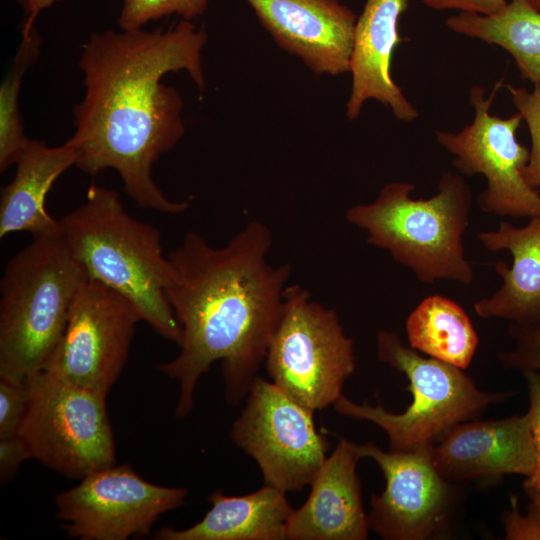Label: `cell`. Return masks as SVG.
Returning a JSON list of instances; mask_svg holds the SVG:
<instances>
[{
  "label": "cell",
  "instance_id": "1",
  "mask_svg": "<svg viewBox=\"0 0 540 540\" xmlns=\"http://www.w3.org/2000/svg\"><path fill=\"white\" fill-rule=\"evenodd\" d=\"M206 41V32L184 19L166 30L92 33L78 63L85 95L74 108L75 132L65 142L78 154L76 167L92 176L116 170L141 208L185 212L190 201L170 200L152 178L153 164L184 133L182 100L162 78L185 70L203 90Z\"/></svg>",
  "mask_w": 540,
  "mask_h": 540
},
{
  "label": "cell",
  "instance_id": "2",
  "mask_svg": "<svg viewBox=\"0 0 540 540\" xmlns=\"http://www.w3.org/2000/svg\"><path fill=\"white\" fill-rule=\"evenodd\" d=\"M272 241L271 230L253 220L220 248L190 231L167 254L165 296L182 339L178 355L158 369L179 383L177 418L192 411L197 383L216 361L227 402L238 405L247 396L280 320L291 274L289 264L267 261Z\"/></svg>",
  "mask_w": 540,
  "mask_h": 540
},
{
  "label": "cell",
  "instance_id": "3",
  "mask_svg": "<svg viewBox=\"0 0 540 540\" xmlns=\"http://www.w3.org/2000/svg\"><path fill=\"white\" fill-rule=\"evenodd\" d=\"M59 221L60 235L88 278L124 296L142 321L180 344L182 328L165 296L171 266L159 230L132 217L115 190L92 184Z\"/></svg>",
  "mask_w": 540,
  "mask_h": 540
},
{
  "label": "cell",
  "instance_id": "4",
  "mask_svg": "<svg viewBox=\"0 0 540 540\" xmlns=\"http://www.w3.org/2000/svg\"><path fill=\"white\" fill-rule=\"evenodd\" d=\"M414 185L391 182L369 204L350 207L346 220L367 232V243L384 249L425 284L452 280L469 285L474 272L465 257L472 191L463 177L444 172L438 192L413 199Z\"/></svg>",
  "mask_w": 540,
  "mask_h": 540
},
{
  "label": "cell",
  "instance_id": "5",
  "mask_svg": "<svg viewBox=\"0 0 540 540\" xmlns=\"http://www.w3.org/2000/svg\"><path fill=\"white\" fill-rule=\"evenodd\" d=\"M87 280L61 235L33 238L8 260L0 281V378L26 381L44 369Z\"/></svg>",
  "mask_w": 540,
  "mask_h": 540
},
{
  "label": "cell",
  "instance_id": "6",
  "mask_svg": "<svg viewBox=\"0 0 540 540\" xmlns=\"http://www.w3.org/2000/svg\"><path fill=\"white\" fill-rule=\"evenodd\" d=\"M377 355L408 379L412 402L406 410L396 414L381 405L357 404L343 394L333 406L344 416L367 420L382 428L393 452L432 447L455 425L475 419L489 405L515 394L478 389L463 369L422 356L393 331L378 333Z\"/></svg>",
  "mask_w": 540,
  "mask_h": 540
},
{
  "label": "cell",
  "instance_id": "7",
  "mask_svg": "<svg viewBox=\"0 0 540 540\" xmlns=\"http://www.w3.org/2000/svg\"><path fill=\"white\" fill-rule=\"evenodd\" d=\"M266 370L294 401L315 412L342 395L355 370L353 340L335 310L311 299L298 284L286 286L280 320L269 342Z\"/></svg>",
  "mask_w": 540,
  "mask_h": 540
},
{
  "label": "cell",
  "instance_id": "8",
  "mask_svg": "<svg viewBox=\"0 0 540 540\" xmlns=\"http://www.w3.org/2000/svg\"><path fill=\"white\" fill-rule=\"evenodd\" d=\"M26 381L29 401L17 434L32 458L78 480L116 464L106 395L44 370Z\"/></svg>",
  "mask_w": 540,
  "mask_h": 540
},
{
  "label": "cell",
  "instance_id": "9",
  "mask_svg": "<svg viewBox=\"0 0 540 540\" xmlns=\"http://www.w3.org/2000/svg\"><path fill=\"white\" fill-rule=\"evenodd\" d=\"M313 413L257 376L230 437L257 463L265 484L297 492L311 484L329 449Z\"/></svg>",
  "mask_w": 540,
  "mask_h": 540
},
{
  "label": "cell",
  "instance_id": "10",
  "mask_svg": "<svg viewBox=\"0 0 540 540\" xmlns=\"http://www.w3.org/2000/svg\"><path fill=\"white\" fill-rule=\"evenodd\" d=\"M501 86L502 81L497 82L487 98L484 88L472 86L469 92L475 111L472 123L457 133L439 130L436 140L454 156L452 164L461 174L485 177L486 188L477 197L484 213L540 217V193L523 176L529 150L516 139L523 118L518 112L507 118L490 113Z\"/></svg>",
  "mask_w": 540,
  "mask_h": 540
},
{
  "label": "cell",
  "instance_id": "11",
  "mask_svg": "<svg viewBox=\"0 0 540 540\" xmlns=\"http://www.w3.org/2000/svg\"><path fill=\"white\" fill-rule=\"evenodd\" d=\"M140 321L137 309L124 296L100 282L87 280L74 299L64 333L43 370L107 396L126 364Z\"/></svg>",
  "mask_w": 540,
  "mask_h": 540
},
{
  "label": "cell",
  "instance_id": "12",
  "mask_svg": "<svg viewBox=\"0 0 540 540\" xmlns=\"http://www.w3.org/2000/svg\"><path fill=\"white\" fill-rule=\"evenodd\" d=\"M185 487L150 483L129 465L106 467L55 497L56 516L71 538L126 540L147 535L164 513L181 506Z\"/></svg>",
  "mask_w": 540,
  "mask_h": 540
},
{
  "label": "cell",
  "instance_id": "13",
  "mask_svg": "<svg viewBox=\"0 0 540 540\" xmlns=\"http://www.w3.org/2000/svg\"><path fill=\"white\" fill-rule=\"evenodd\" d=\"M431 448L386 452L373 443L357 445L361 458L374 460L385 488L372 495L370 529L386 540H425L442 532L458 494L435 468Z\"/></svg>",
  "mask_w": 540,
  "mask_h": 540
},
{
  "label": "cell",
  "instance_id": "14",
  "mask_svg": "<svg viewBox=\"0 0 540 540\" xmlns=\"http://www.w3.org/2000/svg\"><path fill=\"white\" fill-rule=\"evenodd\" d=\"M286 51L316 74L350 70L356 15L337 0H246Z\"/></svg>",
  "mask_w": 540,
  "mask_h": 540
},
{
  "label": "cell",
  "instance_id": "15",
  "mask_svg": "<svg viewBox=\"0 0 540 540\" xmlns=\"http://www.w3.org/2000/svg\"><path fill=\"white\" fill-rule=\"evenodd\" d=\"M431 458L450 482L504 474L528 477L536 464L529 416L459 423L432 446Z\"/></svg>",
  "mask_w": 540,
  "mask_h": 540
},
{
  "label": "cell",
  "instance_id": "16",
  "mask_svg": "<svg viewBox=\"0 0 540 540\" xmlns=\"http://www.w3.org/2000/svg\"><path fill=\"white\" fill-rule=\"evenodd\" d=\"M357 444L341 438L316 473L305 503L290 516L286 539L365 540L370 530L362 503Z\"/></svg>",
  "mask_w": 540,
  "mask_h": 540
},
{
  "label": "cell",
  "instance_id": "17",
  "mask_svg": "<svg viewBox=\"0 0 540 540\" xmlns=\"http://www.w3.org/2000/svg\"><path fill=\"white\" fill-rule=\"evenodd\" d=\"M407 8L408 0H366L355 24L350 58L352 90L346 106L350 120L359 116L369 99L389 107L399 120L418 117L391 75L393 52L401 42L398 23Z\"/></svg>",
  "mask_w": 540,
  "mask_h": 540
},
{
  "label": "cell",
  "instance_id": "18",
  "mask_svg": "<svg viewBox=\"0 0 540 540\" xmlns=\"http://www.w3.org/2000/svg\"><path fill=\"white\" fill-rule=\"evenodd\" d=\"M478 239L487 250H508L513 260L511 267L502 260L495 264L502 284L474 303L475 313L521 327L540 326V217L523 227L502 221L497 230L480 232Z\"/></svg>",
  "mask_w": 540,
  "mask_h": 540
},
{
  "label": "cell",
  "instance_id": "19",
  "mask_svg": "<svg viewBox=\"0 0 540 540\" xmlns=\"http://www.w3.org/2000/svg\"><path fill=\"white\" fill-rule=\"evenodd\" d=\"M77 159V152L66 143L49 147L30 139L16 162L13 180L1 190V238L14 232H28L33 238L60 235L59 221L46 210V198L56 179L76 166Z\"/></svg>",
  "mask_w": 540,
  "mask_h": 540
},
{
  "label": "cell",
  "instance_id": "20",
  "mask_svg": "<svg viewBox=\"0 0 540 540\" xmlns=\"http://www.w3.org/2000/svg\"><path fill=\"white\" fill-rule=\"evenodd\" d=\"M212 507L196 524L185 529L165 527L159 540H284L294 509L286 493L273 486L242 496L213 492Z\"/></svg>",
  "mask_w": 540,
  "mask_h": 540
},
{
  "label": "cell",
  "instance_id": "21",
  "mask_svg": "<svg viewBox=\"0 0 540 540\" xmlns=\"http://www.w3.org/2000/svg\"><path fill=\"white\" fill-rule=\"evenodd\" d=\"M446 24L458 34L505 49L520 76L540 88V11L527 0H511L491 16L461 12Z\"/></svg>",
  "mask_w": 540,
  "mask_h": 540
},
{
  "label": "cell",
  "instance_id": "22",
  "mask_svg": "<svg viewBox=\"0 0 540 540\" xmlns=\"http://www.w3.org/2000/svg\"><path fill=\"white\" fill-rule=\"evenodd\" d=\"M405 330L410 347L460 369L470 365L479 344L465 310L438 294L424 298L410 312Z\"/></svg>",
  "mask_w": 540,
  "mask_h": 540
},
{
  "label": "cell",
  "instance_id": "23",
  "mask_svg": "<svg viewBox=\"0 0 540 540\" xmlns=\"http://www.w3.org/2000/svg\"><path fill=\"white\" fill-rule=\"evenodd\" d=\"M21 43L0 87V172L16 164L30 139L24 134L19 95L26 71L37 61L41 37L34 27L23 31Z\"/></svg>",
  "mask_w": 540,
  "mask_h": 540
},
{
  "label": "cell",
  "instance_id": "24",
  "mask_svg": "<svg viewBox=\"0 0 540 540\" xmlns=\"http://www.w3.org/2000/svg\"><path fill=\"white\" fill-rule=\"evenodd\" d=\"M207 5L208 0H123L117 23L122 30H132L172 14L190 21L203 14Z\"/></svg>",
  "mask_w": 540,
  "mask_h": 540
},
{
  "label": "cell",
  "instance_id": "25",
  "mask_svg": "<svg viewBox=\"0 0 540 540\" xmlns=\"http://www.w3.org/2000/svg\"><path fill=\"white\" fill-rule=\"evenodd\" d=\"M517 112L526 122L531 137L529 160L523 170L527 184L534 189L540 187V88L532 92L523 87L507 86Z\"/></svg>",
  "mask_w": 540,
  "mask_h": 540
},
{
  "label": "cell",
  "instance_id": "26",
  "mask_svg": "<svg viewBox=\"0 0 540 540\" xmlns=\"http://www.w3.org/2000/svg\"><path fill=\"white\" fill-rule=\"evenodd\" d=\"M508 334L515 344L511 350L499 354L502 366L522 373L540 371V326L521 327L510 323Z\"/></svg>",
  "mask_w": 540,
  "mask_h": 540
},
{
  "label": "cell",
  "instance_id": "27",
  "mask_svg": "<svg viewBox=\"0 0 540 540\" xmlns=\"http://www.w3.org/2000/svg\"><path fill=\"white\" fill-rule=\"evenodd\" d=\"M28 401L27 381L0 378V438L18 433Z\"/></svg>",
  "mask_w": 540,
  "mask_h": 540
},
{
  "label": "cell",
  "instance_id": "28",
  "mask_svg": "<svg viewBox=\"0 0 540 540\" xmlns=\"http://www.w3.org/2000/svg\"><path fill=\"white\" fill-rule=\"evenodd\" d=\"M527 386L531 434L536 452L534 471L523 483L524 490L540 491V371L522 373Z\"/></svg>",
  "mask_w": 540,
  "mask_h": 540
},
{
  "label": "cell",
  "instance_id": "29",
  "mask_svg": "<svg viewBox=\"0 0 540 540\" xmlns=\"http://www.w3.org/2000/svg\"><path fill=\"white\" fill-rule=\"evenodd\" d=\"M511 509L503 517L505 539L540 540V513L529 506V513L522 515L518 511V499L510 496Z\"/></svg>",
  "mask_w": 540,
  "mask_h": 540
},
{
  "label": "cell",
  "instance_id": "30",
  "mask_svg": "<svg viewBox=\"0 0 540 540\" xmlns=\"http://www.w3.org/2000/svg\"><path fill=\"white\" fill-rule=\"evenodd\" d=\"M32 458L30 451L18 435L0 438V479L7 481L17 471L20 464Z\"/></svg>",
  "mask_w": 540,
  "mask_h": 540
},
{
  "label": "cell",
  "instance_id": "31",
  "mask_svg": "<svg viewBox=\"0 0 540 540\" xmlns=\"http://www.w3.org/2000/svg\"><path fill=\"white\" fill-rule=\"evenodd\" d=\"M423 3L434 10L456 9L487 16L501 12L507 5L506 0H423Z\"/></svg>",
  "mask_w": 540,
  "mask_h": 540
},
{
  "label": "cell",
  "instance_id": "32",
  "mask_svg": "<svg viewBox=\"0 0 540 540\" xmlns=\"http://www.w3.org/2000/svg\"><path fill=\"white\" fill-rule=\"evenodd\" d=\"M25 12V21L21 31H30L34 28L38 14L60 0H16Z\"/></svg>",
  "mask_w": 540,
  "mask_h": 540
},
{
  "label": "cell",
  "instance_id": "33",
  "mask_svg": "<svg viewBox=\"0 0 540 540\" xmlns=\"http://www.w3.org/2000/svg\"><path fill=\"white\" fill-rule=\"evenodd\" d=\"M525 492L530 498L529 506L536 509L540 513V491L526 490Z\"/></svg>",
  "mask_w": 540,
  "mask_h": 540
},
{
  "label": "cell",
  "instance_id": "34",
  "mask_svg": "<svg viewBox=\"0 0 540 540\" xmlns=\"http://www.w3.org/2000/svg\"><path fill=\"white\" fill-rule=\"evenodd\" d=\"M536 10L540 11V0H527Z\"/></svg>",
  "mask_w": 540,
  "mask_h": 540
}]
</instances>
